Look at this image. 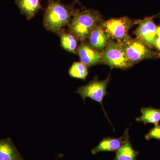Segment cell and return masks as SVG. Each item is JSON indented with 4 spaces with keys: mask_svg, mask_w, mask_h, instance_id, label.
<instances>
[{
    "mask_svg": "<svg viewBox=\"0 0 160 160\" xmlns=\"http://www.w3.org/2000/svg\"><path fill=\"white\" fill-rule=\"evenodd\" d=\"M102 23L95 27L88 38L89 45L99 51L104 50L111 40L109 35L103 29Z\"/></svg>",
    "mask_w": 160,
    "mask_h": 160,
    "instance_id": "10",
    "label": "cell"
},
{
    "mask_svg": "<svg viewBox=\"0 0 160 160\" xmlns=\"http://www.w3.org/2000/svg\"><path fill=\"white\" fill-rule=\"evenodd\" d=\"M43 24L46 30L59 34L63 28L69 26L75 9L73 5H66L60 0H48Z\"/></svg>",
    "mask_w": 160,
    "mask_h": 160,
    "instance_id": "1",
    "label": "cell"
},
{
    "mask_svg": "<svg viewBox=\"0 0 160 160\" xmlns=\"http://www.w3.org/2000/svg\"><path fill=\"white\" fill-rule=\"evenodd\" d=\"M110 80L111 75L110 74L106 79L104 80H99L98 76H95L93 79L91 80L86 85L79 87L75 92L82 97L84 102L87 98H89L91 100L99 103L102 108L105 116L111 124V126H112L103 105L104 98L108 94L106 90Z\"/></svg>",
    "mask_w": 160,
    "mask_h": 160,
    "instance_id": "4",
    "label": "cell"
},
{
    "mask_svg": "<svg viewBox=\"0 0 160 160\" xmlns=\"http://www.w3.org/2000/svg\"><path fill=\"white\" fill-rule=\"evenodd\" d=\"M160 16V11L158 13H157V14H156L154 16V18L158 17H159Z\"/></svg>",
    "mask_w": 160,
    "mask_h": 160,
    "instance_id": "20",
    "label": "cell"
},
{
    "mask_svg": "<svg viewBox=\"0 0 160 160\" xmlns=\"http://www.w3.org/2000/svg\"><path fill=\"white\" fill-rule=\"evenodd\" d=\"M103 22L98 11L94 9H75L68 26V32L83 42L88 39L95 27Z\"/></svg>",
    "mask_w": 160,
    "mask_h": 160,
    "instance_id": "2",
    "label": "cell"
},
{
    "mask_svg": "<svg viewBox=\"0 0 160 160\" xmlns=\"http://www.w3.org/2000/svg\"><path fill=\"white\" fill-rule=\"evenodd\" d=\"M157 36L160 37V26H157Z\"/></svg>",
    "mask_w": 160,
    "mask_h": 160,
    "instance_id": "19",
    "label": "cell"
},
{
    "mask_svg": "<svg viewBox=\"0 0 160 160\" xmlns=\"http://www.w3.org/2000/svg\"><path fill=\"white\" fill-rule=\"evenodd\" d=\"M154 16L140 20L139 26L135 31L138 38L149 46L155 49L157 26L155 24Z\"/></svg>",
    "mask_w": 160,
    "mask_h": 160,
    "instance_id": "7",
    "label": "cell"
},
{
    "mask_svg": "<svg viewBox=\"0 0 160 160\" xmlns=\"http://www.w3.org/2000/svg\"><path fill=\"white\" fill-rule=\"evenodd\" d=\"M140 21H132L130 18L124 17L103 22L102 26L111 39L121 42L129 37V29L135 24H139Z\"/></svg>",
    "mask_w": 160,
    "mask_h": 160,
    "instance_id": "6",
    "label": "cell"
},
{
    "mask_svg": "<svg viewBox=\"0 0 160 160\" xmlns=\"http://www.w3.org/2000/svg\"><path fill=\"white\" fill-rule=\"evenodd\" d=\"M76 53L79 57L80 62L88 68L102 62L103 53L88 43L82 42L78 46Z\"/></svg>",
    "mask_w": 160,
    "mask_h": 160,
    "instance_id": "8",
    "label": "cell"
},
{
    "mask_svg": "<svg viewBox=\"0 0 160 160\" xmlns=\"http://www.w3.org/2000/svg\"><path fill=\"white\" fill-rule=\"evenodd\" d=\"M102 63L110 68L126 69L132 64L128 59L120 42L111 39L103 52Z\"/></svg>",
    "mask_w": 160,
    "mask_h": 160,
    "instance_id": "5",
    "label": "cell"
},
{
    "mask_svg": "<svg viewBox=\"0 0 160 160\" xmlns=\"http://www.w3.org/2000/svg\"><path fill=\"white\" fill-rule=\"evenodd\" d=\"M16 4L21 13L29 20L32 18L40 10H43L41 0H15Z\"/></svg>",
    "mask_w": 160,
    "mask_h": 160,
    "instance_id": "12",
    "label": "cell"
},
{
    "mask_svg": "<svg viewBox=\"0 0 160 160\" xmlns=\"http://www.w3.org/2000/svg\"><path fill=\"white\" fill-rule=\"evenodd\" d=\"M155 49L160 52V37L157 36L155 41Z\"/></svg>",
    "mask_w": 160,
    "mask_h": 160,
    "instance_id": "18",
    "label": "cell"
},
{
    "mask_svg": "<svg viewBox=\"0 0 160 160\" xmlns=\"http://www.w3.org/2000/svg\"><path fill=\"white\" fill-rule=\"evenodd\" d=\"M120 43L126 57L132 65L143 60L160 58V52L156 51L138 38H132L129 37Z\"/></svg>",
    "mask_w": 160,
    "mask_h": 160,
    "instance_id": "3",
    "label": "cell"
},
{
    "mask_svg": "<svg viewBox=\"0 0 160 160\" xmlns=\"http://www.w3.org/2000/svg\"><path fill=\"white\" fill-rule=\"evenodd\" d=\"M74 1L75 2H76L78 3V4H80V3L79 1V0H74Z\"/></svg>",
    "mask_w": 160,
    "mask_h": 160,
    "instance_id": "21",
    "label": "cell"
},
{
    "mask_svg": "<svg viewBox=\"0 0 160 160\" xmlns=\"http://www.w3.org/2000/svg\"><path fill=\"white\" fill-rule=\"evenodd\" d=\"M129 128L125 130L122 136L118 138L106 137L103 138L97 146L91 150L92 154L95 155L102 152H116L122 147L126 138L129 136Z\"/></svg>",
    "mask_w": 160,
    "mask_h": 160,
    "instance_id": "9",
    "label": "cell"
},
{
    "mask_svg": "<svg viewBox=\"0 0 160 160\" xmlns=\"http://www.w3.org/2000/svg\"><path fill=\"white\" fill-rule=\"evenodd\" d=\"M68 73L71 78L86 81L89 72L87 67L82 63L74 62L69 68Z\"/></svg>",
    "mask_w": 160,
    "mask_h": 160,
    "instance_id": "16",
    "label": "cell"
},
{
    "mask_svg": "<svg viewBox=\"0 0 160 160\" xmlns=\"http://www.w3.org/2000/svg\"><path fill=\"white\" fill-rule=\"evenodd\" d=\"M61 40V46L66 51L72 53H76L78 40L73 35L67 33L65 30H62L58 35Z\"/></svg>",
    "mask_w": 160,
    "mask_h": 160,
    "instance_id": "15",
    "label": "cell"
},
{
    "mask_svg": "<svg viewBox=\"0 0 160 160\" xmlns=\"http://www.w3.org/2000/svg\"><path fill=\"white\" fill-rule=\"evenodd\" d=\"M145 138L147 141L151 139H156L160 141V125L155 126L149 129V131L145 136Z\"/></svg>",
    "mask_w": 160,
    "mask_h": 160,
    "instance_id": "17",
    "label": "cell"
},
{
    "mask_svg": "<svg viewBox=\"0 0 160 160\" xmlns=\"http://www.w3.org/2000/svg\"><path fill=\"white\" fill-rule=\"evenodd\" d=\"M141 116L136 119L137 122H142L144 125H158L160 122V109L153 108L151 106L143 107L141 108Z\"/></svg>",
    "mask_w": 160,
    "mask_h": 160,
    "instance_id": "13",
    "label": "cell"
},
{
    "mask_svg": "<svg viewBox=\"0 0 160 160\" xmlns=\"http://www.w3.org/2000/svg\"><path fill=\"white\" fill-rule=\"evenodd\" d=\"M139 151L132 147L129 137H127L122 147L116 152L113 160H137Z\"/></svg>",
    "mask_w": 160,
    "mask_h": 160,
    "instance_id": "14",
    "label": "cell"
},
{
    "mask_svg": "<svg viewBox=\"0 0 160 160\" xmlns=\"http://www.w3.org/2000/svg\"><path fill=\"white\" fill-rule=\"evenodd\" d=\"M0 160H25L10 138L0 139Z\"/></svg>",
    "mask_w": 160,
    "mask_h": 160,
    "instance_id": "11",
    "label": "cell"
}]
</instances>
